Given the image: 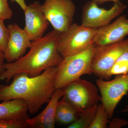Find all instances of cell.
Masks as SVG:
<instances>
[{
	"mask_svg": "<svg viewBox=\"0 0 128 128\" xmlns=\"http://www.w3.org/2000/svg\"><path fill=\"white\" fill-rule=\"evenodd\" d=\"M128 122L124 120L116 118L109 122L108 128H119L121 126L128 124Z\"/></svg>",
	"mask_w": 128,
	"mask_h": 128,
	"instance_id": "22",
	"label": "cell"
},
{
	"mask_svg": "<svg viewBox=\"0 0 128 128\" xmlns=\"http://www.w3.org/2000/svg\"><path fill=\"white\" fill-rule=\"evenodd\" d=\"M80 114L75 108L63 98L60 100L56 111V121L64 124H70Z\"/></svg>",
	"mask_w": 128,
	"mask_h": 128,
	"instance_id": "15",
	"label": "cell"
},
{
	"mask_svg": "<svg viewBox=\"0 0 128 128\" xmlns=\"http://www.w3.org/2000/svg\"><path fill=\"white\" fill-rule=\"evenodd\" d=\"M26 103L23 100L15 99L0 104V120H25L30 118Z\"/></svg>",
	"mask_w": 128,
	"mask_h": 128,
	"instance_id": "14",
	"label": "cell"
},
{
	"mask_svg": "<svg viewBox=\"0 0 128 128\" xmlns=\"http://www.w3.org/2000/svg\"><path fill=\"white\" fill-rule=\"evenodd\" d=\"M128 34V18L122 16L113 22L97 29L94 40L96 46H106L124 40Z\"/></svg>",
	"mask_w": 128,
	"mask_h": 128,
	"instance_id": "12",
	"label": "cell"
},
{
	"mask_svg": "<svg viewBox=\"0 0 128 128\" xmlns=\"http://www.w3.org/2000/svg\"><path fill=\"white\" fill-rule=\"evenodd\" d=\"M95 46L93 44L82 52L63 58L57 66L56 90L64 88L83 75L92 74V58Z\"/></svg>",
	"mask_w": 128,
	"mask_h": 128,
	"instance_id": "3",
	"label": "cell"
},
{
	"mask_svg": "<svg viewBox=\"0 0 128 128\" xmlns=\"http://www.w3.org/2000/svg\"><path fill=\"white\" fill-rule=\"evenodd\" d=\"M7 27L9 37L4 56L8 63H12L25 55L27 50L31 47L32 41L24 29L16 24H9Z\"/></svg>",
	"mask_w": 128,
	"mask_h": 128,
	"instance_id": "10",
	"label": "cell"
},
{
	"mask_svg": "<svg viewBox=\"0 0 128 128\" xmlns=\"http://www.w3.org/2000/svg\"><path fill=\"white\" fill-rule=\"evenodd\" d=\"M110 119L102 104H100L98 105L96 115L89 128H107Z\"/></svg>",
	"mask_w": 128,
	"mask_h": 128,
	"instance_id": "18",
	"label": "cell"
},
{
	"mask_svg": "<svg viewBox=\"0 0 128 128\" xmlns=\"http://www.w3.org/2000/svg\"><path fill=\"white\" fill-rule=\"evenodd\" d=\"M96 84L101 94L102 103L110 119L122 98L128 92V74L117 75L114 80H97Z\"/></svg>",
	"mask_w": 128,
	"mask_h": 128,
	"instance_id": "7",
	"label": "cell"
},
{
	"mask_svg": "<svg viewBox=\"0 0 128 128\" xmlns=\"http://www.w3.org/2000/svg\"><path fill=\"white\" fill-rule=\"evenodd\" d=\"M97 4H102L107 2H112L114 3L119 2L120 0H92Z\"/></svg>",
	"mask_w": 128,
	"mask_h": 128,
	"instance_id": "25",
	"label": "cell"
},
{
	"mask_svg": "<svg viewBox=\"0 0 128 128\" xmlns=\"http://www.w3.org/2000/svg\"><path fill=\"white\" fill-rule=\"evenodd\" d=\"M24 30L30 40L33 42L43 36L49 22L45 17L38 1L28 6L25 10Z\"/></svg>",
	"mask_w": 128,
	"mask_h": 128,
	"instance_id": "11",
	"label": "cell"
},
{
	"mask_svg": "<svg viewBox=\"0 0 128 128\" xmlns=\"http://www.w3.org/2000/svg\"><path fill=\"white\" fill-rule=\"evenodd\" d=\"M98 105L80 113L75 121L70 124L68 128H89L96 115Z\"/></svg>",
	"mask_w": 128,
	"mask_h": 128,
	"instance_id": "17",
	"label": "cell"
},
{
	"mask_svg": "<svg viewBox=\"0 0 128 128\" xmlns=\"http://www.w3.org/2000/svg\"><path fill=\"white\" fill-rule=\"evenodd\" d=\"M62 98L73 106L80 113L98 105L101 96L95 85L80 78L71 82L62 88Z\"/></svg>",
	"mask_w": 128,
	"mask_h": 128,
	"instance_id": "5",
	"label": "cell"
},
{
	"mask_svg": "<svg viewBox=\"0 0 128 128\" xmlns=\"http://www.w3.org/2000/svg\"><path fill=\"white\" fill-rule=\"evenodd\" d=\"M128 48V39L110 45L95 46L92 58V74L105 78L117 59Z\"/></svg>",
	"mask_w": 128,
	"mask_h": 128,
	"instance_id": "9",
	"label": "cell"
},
{
	"mask_svg": "<svg viewBox=\"0 0 128 128\" xmlns=\"http://www.w3.org/2000/svg\"><path fill=\"white\" fill-rule=\"evenodd\" d=\"M60 32L55 30L40 39L32 42L29 52L12 63H5L1 80L9 82L17 74L24 73L30 76L39 75L46 69L58 65L63 57L57 48Z\"/></svg>",
	"mask_w": 128,
	"mask_h": 128,
	"instance_id": "2",
	"label": "cell"
},
{
	"mask_svg": "<svg viewBox=\"0 0 128 128\" xmlns=\"http://www.w3.org/2000/svg\"><path fill=\"white\" fill-rule=\"evenodd\" d=\"M63 89L56 90L48 105L41 113L32 118L26 120L28 128H54L55 126V114L57 105L64 96Z\"/></svg>",
	"mask_w": 128,
	"mask_h": 128,
	"instance_id": "13",
	"label": "cell"
},
{
	"mask_svg": "<svg viewBox=\"0 0 128 128\" xmlns=\"http://www.w3.org/2000/svg\"><path fill=\"white\" fill-rule=\"evenodd\" d=\"M41 8L54 30L62 32L72 24L76 9L72 0H45Z\"/></svg>",
	"mask_w": 128,
	"mask_h": 128,
	"instance_id": "6",
	"label": "cell"
},
{
	"mask_svg": "<svg viewBox=\"0 0 128 128\" xmlns=\"http://www.w3.org/2000/svg\"><path fill=\"white\" fill-rule=\"evenodd\" d=\"M12 1L15 2L20 6L24 11H25L28 7V6L26 4L25 0H11Z\"/></svg>",
	"mask_w": 128,
	"mask_h": 128,
	"instance_id": "24",
	"label": "cell"
},
{
	"mask_svg": "<svg viewBox=\"0 0 128 128\" xmlns=\"http://www.w3.org/2000/svg\"><path fill=\"white\" fill-rule=\"evenodd\" d=\"M28 128L26 120H0V128Z\"/></svg>",
	"mask_w": 128,
	"mask_h": 128,
	"instance_id": "20",
	"label": "cell"
},
{
	"mask_svg": "<svg viewBox=\"0 0 128 128\" xmlns=\"http://www.w3.org/2000/svg\"><path fill=\"white\" fill-rule=\"evenodd\" d=\"M97 29L72 24L60 32L57 48L63 58L78 54L93 44Z\"/></svg>",
	"mask_w": 128,
	"mask_h": 128,
	"instance_id": "4",
	"label": "cell"
},
{
	"mask_svg": "<svg viewBox=\"0 0 128 128\" xmlns=\"http://www.w3.org/2000/svg\"><path fill=\"white\" fill-rule=\"evenodd\" d=\"M126 7V5L119 2L114 3L110 9H105L98 7V4L92 0L83 6L81 25L96 29L102 27L120 15Z\"/></svg>",
	"mask_w": 128,
	"mask_h": 128,
	"instance_id": "8",
	"label": "cell"
},
{
	"mask_svg": "<svg viewBox=\"0 0 128 128\" xmlns=\"http://www.w3.org/2000/svg\"><path fill=\"white\" fill-rule=\"evenodd\" d=\"M12 16V10L9 7L8 0H0V19L8 20Z\"/></svg>",
	"mask_w": 128,
	"mask_h": 128,
	"instance_id": "21",
	"label": "cell"
},
{
	"mask_svg": "<svg viewBox=\"0 0 128 128\" xmlns=\"http://www.w3.org/2000/svg\"><path fill=\"white\" fill-rule=\"evenodd\" d=\"M57 72V66L46 69L36 76L17 74L10 85L0 84V101L22 99L26 103L30 114L36 113L49 102L56 90Z\"/></svg>",
	"mask_w": 128,
	"mask_h": 128,
	"instance_id": "1",
	"label": "cell"
},
{
	"mask_svg": "<svg viewBox=\"0 0 128 128\" xmlns=\"http://www.w3.org/2000/svg\"><path fill=\"white\" fill-rule=\"evenodd\" d=\"M127 74H128V48L117 59L106 74L105 78H108L113 75Z\"/></svg>",
	"mask_w": 128,
	"mask_h": 128,
	"instance_id": "16",
	"label": "cell"
},
{
	"mask_svg": "<svg viewBox=\"0 0 128 128\" xmlns=\"http://www.w3.org/2000/svg\"><path fill=\"white\" fill-rule=\"evenodd\" d=\"M4 60V52L0 51V76L5 70Z\"/></svg>",
	"mask_w": 128,
	"mask_h": 128,
	"instance_id": "23",
	"label": "cell"
},
{
	"mask_svg": "<svg viewBox=\"0 0 128 128\" xmlns=\"http://www.w3.org/2000/svg\"><path fill=\"white\" fill-rule=\"evenodd\" d=\"M9 37V30L5 26L4 20L0 19V51L4 52Z\"/></svg>",
	"mask_w": 128,
	"mask_h": 128,
	"instance_id": "19",
	"label": "cell"
},
{
	"mask_svg": "<svg viewBox=\"0 0 128 128\" xmlns=\"http://www.w3.org/2000/svg\"><path fill=\"white\" fill-rule=\"evenodd\" d=\"M121 112H128V105L121 111Z\"/></svg>",
	"mask_w": 128,
	"mask_h": 128,
	"instance_id": "26",
	"label": "cell"
}]
</instances>
